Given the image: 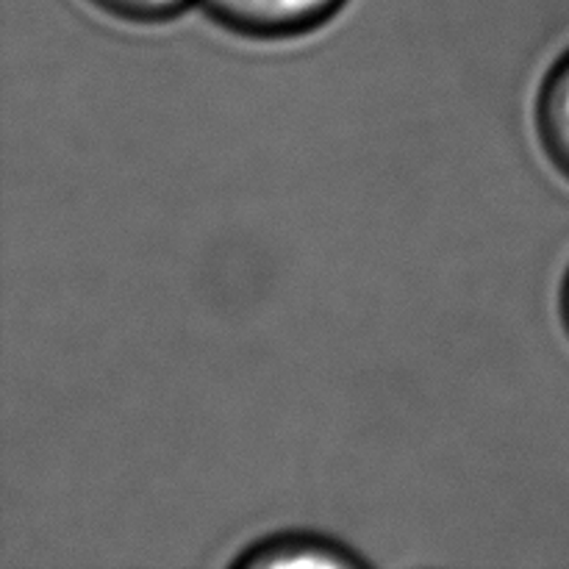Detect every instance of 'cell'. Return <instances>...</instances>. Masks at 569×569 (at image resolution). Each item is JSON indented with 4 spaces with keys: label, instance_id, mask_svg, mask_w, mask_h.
Wrapping results in <instances>:
<instances>
[{
    "label": "cell",
    "instance_id": "obj_1",
    "mask_svg": "<svg viewBox=\"0 0 569 569\" xmlns=\"http://www.w3.org/2000/svg\"><path fill=\"white\" fill-rule=\"evenodd\" d=\"M214 22L250 39H292L331 20L345 0H200Z\"/></svg>",
    "mask_w": 569,
    "mask_h": 569
},
{
    "label": "cell",
    "instance_id": "obj_4",
    "mask_svg": "<svg viewBox=\"0 0 569 569\" xmlns=\"http://www.w3.org/2000/svg\"><path fill=\"white\" fill-rule=\"evenodd\" d=\"M89 3L114 20L153 26V22H167L181 14L189 0H89Z\"/></svg>",
    "mask_w": 569,
    "mask_h": 569
},
{
    "label": "cell",
    "instance_id": "obj_2",
    "mask_svg": "<svg viewBox=\"0 0 569 569\" xmlns=\"http://www.w3.org/2000/svg\"><path fill=\"white\" fill-rule=\"evenodd\" d=\"M537 128L545 153L569 178V53L550 70L537 103Z\"/></svg>",
    "mask_w": 569,
    "mask_h": 569
},
{
    "label": "cell",
    "instance_id": "obj_5",
    "mask_svg": "<svg viewBox=\"0 0 569 569\" xmlns=\"http://www.w3.org/2000/svg\"><path fill=\"white\" fill-rule=\"evenodd\" d=\"M561 317H565V326H567V333H569V276L565 281V292H561Z\"/></svg>",
    "mask_w": 569,
    "mask_h": 569
},
{
    "label": "cell",
    "instance_id": "obj_3",
    "mask_svg": "<svg viewBox=\"0 0 569 569\" xmlns=\"http://www.w3.org/2000/svg\"><path fill=\"white\" fill-rule=\"evenodd\" d=\"M237 565L242 567H295V565H311V567H353L359 565L353 553H348L339 545L328 542L320 537H303V533H292V537H278L270 542L259 545L250 553L239 556Z\"/></svg>",
    "mask_w": 569,
    "mask_h": 569
}]
</instances>
